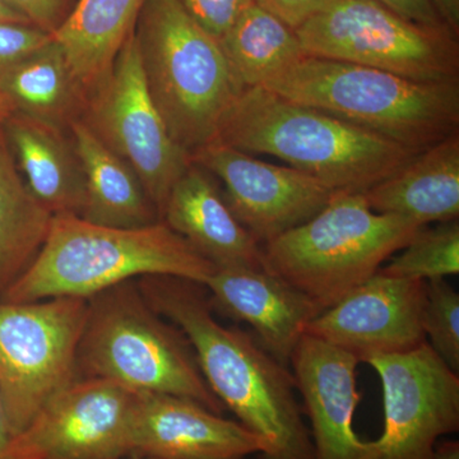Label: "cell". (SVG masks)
Instances as JSON below:
<instances>
[{"label":"cell","mask_w":459,"mask_h":459,"mask_svg":"<svg viewBox=\"0 0 459 459\" xmlns=\"http://www.w3.org/2000/svg\"><path fill=\"white\" fill-rule=\"evenodd\" d=\"M147 303L183 332L211 391L263 443L259 459H316L295 377L256 338L213 316L204 285L169 276L138 282Z\"/></svg>","instance_id":"obj_1"},{"label":"cell","mask_w":459,"mask_h":459,"mask_svg":"<svg viewBox=\"0 0 459 459\" xmlns=\"http://www.w3.org/2000/svg\"><path fill=\"white\" fill-rule=\"evenodd\" d=\"M216 141L243 152L277 157L334 192H367L419 153L264 87L238 95Z\"/></svg>","instance_id":"obj_2"},{"label":"cell","mask_w":459,"mask_h":459,"mask_svg":"<svg viewBox=\"0 0 459 459\" xmlns=\"http://www.w3.org/2000/svg\"><path fill=\"white\" fill-rule=\"evenodd\" d=\"M216 270L164 221L120 229L95 225L75 214H54L41 249L0 299L11 303L89 300L120 283L150 276L204 286Z\"/></svg>","instance_id":"obj_3"},{"label":"cell","mask_w":459,"mask_h":459,"mask_svg":"<svg viewBox=\"0 0 459 459\" xmlns=\"http://www.w3.org/2000/svg\"><path fill=\"white\" fill-rule=\"evenodd\" d=\"M261 87L419 152L459 133V81L419 82L370 66L305 56Z\"/></svg>","instance_id":"obj_4"},{"label":"cell","mask_w":459,"mask_h":459,"mask_svg":"<svg viewBox=\"0 0 459 459\" xmlns=\"http://www.w3.org/2000/svg\"><path fill=\"white\" fill-rule=\"evenodd\" d=\"M134 33L151 99L172 140L192 159L217 140L244 89L219 40L178 0H146Z\"/></svg>","instance_id":"obj_5"},{"label":"cell","mask_w":459,"mask_h":459,"mask_svg":"<svg viewBox=\"0 0 459 459\" xmlns=\"http://www.w3.org/2000/svg\"><path fill=\"white\" fill-rule=\"evenodd\" d=\"M87 301L78 377L110 380L137 394L179 395L222 415L189 341L147 303L138 283H120Z\"/></svg>","instance_id":"obj_6"},{"label":"cell","mask_w":459,"mask_h":459,"mask_svg":"<svg viewBox=\"0 0 459 459\" xmlns=\"http://www.w3.org/2000/svg\"><path fill=\"white\" fill-rule=\"evenodd\" d=\"M422 226L336 192L316 216L263 244V264L325 310L373 277Z\"/></svg>","instance_id":"obj_7"},{"label":"cell","mask_w":459,"mask_h":459,"mask_svg":"<svg viewBox=\"0 0 459 459\" xmlns=\"http://www.w3.org/2000/svg\"><path fill=\"white\" fill-rule=\"evenodd\" d=\"M307 56L419 81H459L458 36L407 20L377 0H334L295 30Z\"/></svg>","instance_id":"obj_8"},{"label":"cell","mask_w":459,"mask_h":459,"mask_svg":"<svg viewBox=\"0 0 459 459\" xmlns=\"http://www.w3.org/2000/svg\"><path fill=\"white\" fill-rule=\"evenodd\" d=\"M87 309L86 299H0V397L13 435L80 377L77 353Z\"/></svg>","instance_id":"obj_9"},{"label":"cell","mask_w":459,"mask_h":459,"mask_svg":"<svg viewBox=\"0 0 459 459\" xmlns=\"http://www.w3.org/2000/svg\"><path fill=\"white\" fill-rule=\"evenodd\" d=\"M83 111L96 137L132 166L161 220L169 193L192 159L172 140L151 99L134 32Z\"/></svg>","instance_id":"obj_10"},{"label":"cell","mask_w":459,"mask_h":459,"mask_svg":"<svg viewBox=\"0 0 459 459\" xmlns=\"http://www.w3.org/2000/svg\"><path fill=\"white\" fill-rule=\"evenodd\" d=\"M382 383L385 429L369 459H433L440 437L459 429V377L428 342L410 352L371 356Z\"/></svg>","instance_id":"obj_11"},{"label":"cell","mask_w":459,"mask_h":459,"mask_svg":"<svg viewBox=\"0 0 459 459\" xmlns=\"http://www.w3.org/2000/svg\"><path fill=\"white\" fill-rule=\"evenodd\" d=\"M137 392L78 377L14 435L4 459H123L131 455Z\"/></svg>","instance_id":"obj_12"},{"label":"cell","mask_w":459,"mask_h":459,"mask_svg":"<svg viewBox=\"0 0 459 459\" xmlns=\"http://www.w3.org/2000/svg\"><path fill=\"white\" fill-rule=\"evenodd\" d=\"M192 162L222 181L229 207L262 246L312 219L336 193L305 172L220 141L198 150Z\"/></svg>","instance_id":"obj_13"},{"label":"cell","mask_w":459,"mask_h":459,"mask_svg":"<svg viewBox=\"0 0 459 459\" xmlns=\"http://www.w3.org/2000/svg\"><path fill=\"white\" fill-rule=\"evenodd\" d=\"M427 282L377 271L305 328L364 362L371 356L397 355L427 342L424 316Z\"/></svg>","instance_id":"obj_14"},{"label":"cell","mask_w":459,"mask_h":459,"mask_svg":"<svg viewBox=\"0 0 459 459\" xmlns=\"http://www.w3.org/2000/svg\"><path fill=\"white\" fill-rule=\"evenodd\" d=\"M359 364L351 353L309 334L292 352L290 370L309 420L316 459H369L371 440H362L353 428L361 400Z\"/></svg>","instance_id":"obj_15"},{"label":"cell","mask_w":459,"mask_h":459,"mask_svg":"<svg viewBox=\"0 0 459 459\" xmlns=\"http://www.w3.org/2000/svg\"><path fill=\"white\" fill-rule=\"evenodd\" d=\"M131 455L150 459H246L263 443L240 422L179 395L138 394Z\"/></svg>","instance_id":"obj_16"},{"label":"cell","mask_w":459,"mask_h":459,"mask_svg":"<svg viewBox=\"0 0 459 459\" xmlns=\"http://www.w3.org/2000/svg\"><path fill=\"white\" fill-rule=\"evenodd\" d=\"M204 287L212 309L249 325L263 349L287 368L305 328L322 312L264 267L217 268Z\"/></svg>","instance_id":"obj_17"},{"label":"cell","mask_w":459,"mask_h":459,"mask_svg":"<svg viewBox=\"0 0 459 459\" xmlns=\"http://www.w3.org/2000/svg\"><path fill=\"white\" fill-rule=\"evenodd\" d=\"M161 221L216 268L264 267L262 244L238 221L210 174L193 162L172 186Z\"/></svg>","instance_id":"obj_18"},{"label":"cell","mask_w":459,"mask_h":459,"mask_svg":"<svg viewBox=\"0 0 459 459\" xmlns=\"http://www.w3.org/2000/svg\"><path fill=\"white\" fill-rule=\"evenodd\" d=\"M23 180L53 214L81 216L86 178L74 140L63 129L14 113L3 124Z\"/></svg>","instance_id":"obj_19"},{"label":"cell","mask_w":459,"mask_h":459,"mask_svg":"<svg viewBox=\"0 0 459 459\" xmlns=\"http://www.w3.org/2000/svg\"><path fill=\"white\" fill-rule=\"evenodd\" d=\"M371 210L421 226L459 216V133L421 151L400 170L364 192Z\"/></svg>","instance_id":"obj_20"},{"label":"cell","mask_w":459,"mask_h":459,"mask_svg":"<svg viewBox=\"0 0 459 459\" xmlns=\"http://www.w3.org/2000/svg\"><path fill=\"white\" fill-rule=\"evenodd\" d=\"M69 128L86 178V202L80 217L120 229L161 221L132 166L105 146L82 120H74Z\"/></svg>","instance_id":"obj_21"},{"label":"cell","mask_w":459,"mask_h":459,"mask_svg":"<svg viewBox=\"0 0 459 459\" xmlns=\"http://www.w3.org/2000/svg\"><path fill=\"white\" fill-rule=\"evenodd\" d=\"M146 0H78L53 32L87 98L107 78L134 32Z\"/></svg>","instance_id":"obj_22"},{"label":"cell","mask_w":459,"mask_h":459,"mask_svg":"<svg viewBox=\"0 0 459 459\" xmlns=\"http://www.w3.org/2000/svg\"><path fill=\"white\" fill-rule=\"evenodd\" d=\"M0 87L16 113L63 129L84 110L87 93L56 41L0 72Z\"/></svg>","instance_id":"obj_23"},{"label":"cell","mask_w":459,"mask_h":459,"mask_svg":"<svg viewBox=\"0 0 459 459\" xmlns=\"http://www.w3.org/2000/svg\"><path fill=\"white\" fill-rule=\"evenodd\" d=\"M53 216L27 186L0 126V295L31 264Z\"/></svg>","instance_id":"obj_24"},{"label":"cell","mask_w":459,"mask_h":459,"mask_svg":"<svg viewBox=\"0 0 459 459\" xmlns=\"http://www.w3.org/2000/svg\"><path fill=\"white\" fill-rule=\"evenodd\" d=\"M219 42L244 90L263 86L307 56L295 30L255 3L241 12Z\"/></svg>","instance_id":"obj_25"},{"label":"cell","mask_w":459,"mask_h":459,"mask_svg":"<svg viewBox=\"0 0 459 459\" xmlns=\"http://www.w3.org/2000/svg\"><path fill=\"white\" fill-rule=\"evenodd\" d=\"M380 272L401 279L433 281L459 273L458 220L422 226Z\"/></svg>","instance_id":"obj_26"},{"label":"cell","mask_w":459,"mask_h":459,"mask_svg":"<svg viewBox=\"0 0 459 459\" xmlns=\"http://www.w3.org/2000/svg\"><path fill=\"white\" fill-rule=\"evenodd\" d=\"M422 327L444 364L459 371V295L446 279L428 281Z\"/></svg>","instance_id":"obj_27"},{"label":"cell","mask_w":459,"mask_h":459,"mask_svg":"<svg viewBox=\"0 0 459 459\" xmlns=\"http://www.w3.org/2000/svg\"><path fill=\"white\" fill-rule=\"evenodd\" d=\"M53 41V33L32 25L0 22V72L22 62Z\"/></svg>","instance_id":"obj_28"},{"label":"cell","mask_w":459,"mask_h":459,"mask_svg":"<svg viewBox=\"0 0 459 459\" xmlns=\"http://www.w3.org/2000/svg\"><path fill=\"white\" fill-rule=\"evenodd\" d=\"M199 26L220 40L255 0H178Z\"/></svg>","instance_id":"obj_29"},{"label":"cell","mask_w":459,"mask_h":459,"mask_svg":"<svg viewBox=\"0 0 459 459\" xmlns=\"http://www.w3.org/2000/svg\"><path fill=\"white\" fill-rule=\"evenodd\" d=\"M333 2L334 0H255V4L279 17L294 30Z\"/></svg>","instance_id":"obj_30"},{"label":"cell","mask_w":459,"mask_h":459,"mask_svg":"<svg viewBox=\"0 0 459 459\" xmlns=\"http://www.w3.org/2000/svg\"><path fill=\"white\" fill-rule=\"evenodd\" d=\"M31 25L53 33L63 21L65 0H7Z\"/></svg>","instance_id":"obj_31"},{"label":"cell","mask_w":459,"mask_h":459,"mask_svg":"<svg viewBox=\"0 0 459 459\" xmlns=\"http://www.w3.org/2000/svg\"><path fill=\"white\" fill-rule=\"evenodd\" d=\"M407 20L429 26H446L430 0H377Z\"/></svg>","instance_id":"obj_32"},{"label":"cell","mask_w":459,"mask_h":459,"mask_svg":"<svg viewBox=\"0 0 459 459\" xmlns=\"http://www.w3.org/2000/svg\"><path fill=\"white\" fill-rule=\"evenodd\" d=\"M444 25L459 35V0H430Z\"/></svg>","instance_id":"obj_33"},{"label":"cell","mask_w":459,"mask_h":459,"mask_svg":"<svg viewBox=\"0 0 459 459\" xmlns=\"http://www.w3.org/2000/svg\"><path fill=\"white\" fill-rule=\"evenodd\" d=\"M11 427H9L7 413H5L4 403L0 397V459H4L8 451L9 444L13 439Z\"/></svg>","instance_id":"obj_34"},{"label":"cell","mask_w":459,"mask_h":459,"mask_svg":"<svg viewBox=\"0 0 459 459\" xmlns=\"http://www.w3.org/2000/svg\"><path fill=\"white\" fill-rule=\"evenodd\" d=\"M0 22L31 25L30 21L22 13H20L16 8L12 7L7 0H0Z\"/></svg>","instance_id":"obj_35"},{"label":"cell","mask_w":459,"mask_h":459,"mask_svg":"<svg viewBox=\"0 0 459 459\" xmlns=\"http://www.w3.org/2000/svg\"><path fill=\"white\" fill-rule=\"evenodd\" d=\"M433 459H459L458 440H439L435 446Z\"/></svg>","instance_id":"obj_36"},{"label":"cell","mask_w":459,"mask_h":459,"mask_svg":"<svg viewBox=\"0 0 459 459\" xmlns=\"http://www.w3.org/2000/svg\"><path fill=\"white\" fill-rule=\"evenodd\" d=\"M14 113H16V110H14L13 105L0 87V126L7 122Z\"/></svg>","instance_id":"obj_37"},{"label":"cell","mask_w":459,"mask_h":459,"mask_svg":"<svg viewBox=\"0 0 459 459\" xmlns=\"http://www.w3.org/2000/svg\"><path fill=\"white\" fill-rule=\"evenodd\" d=\"M140 459H150V458H140Z\"/></svg>","instance_id":"obj_38"}]
</instances>
